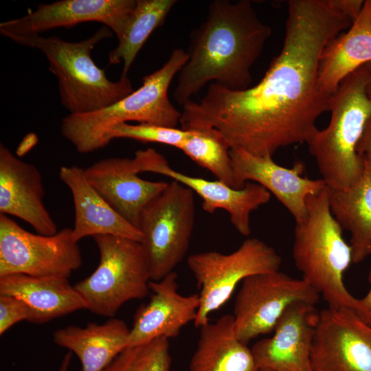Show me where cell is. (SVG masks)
<instances>
[{
    "mask_svg": "<svg viewBox=\"0 0 371 371\" xmlns=\"http://www.w3.org/2000/svg\"><path fill=\"white\" fill-rule=\"evenodd\" d=\"M287 4L282 50L260 82L241 91L211 83L199 102L183 105L181 128L216 129L230 148L260 157L312 140L319 131L317 120L330 111L332 97L318 85L322 52L352 22L332 0Z\"/></svg>",
    "mask_w": 371,
    "mask_h": 371,
    "instance_id": "6da1fadb",
    "label": "cell"
},
{
    "mask_svg": "<svg viewBox=\"0 0 371 371\" xmlns=\"http://www.w3.org/2000/svg\"><path fill=\"white\" fill-rule=\"evenodd\" d=\"M271 34L249 0L213 1L206 19L190 34L188 59L174 92L183 105L209 82L241 91L251 87V69Z\"/></svg>",
    "mask_w": 371,
    "mask_h": 371,
    "instance_id": "7a4b0ae2",
    "label": "cell"
},
{
    "mask_svg": "<svg viewBox=\"0 0 371 371\" xmlns=\"http://www.w3.org/2000/svg\"><path fill=\"white\" fill-rule=\"evenodd\" d=\"M188 59L187 52L175 49L168 60L155 71L145 76L137 90L103 109L82 114H69L62 120L61 133L82 154L105 147L108 136L116 126L136 121L176 128L179 112L168 98V89Z\"/></svg>",
    "mask_w": 371,
    "mask_h": 371,
    "instance_id": "3957f363",
    "label": "cell"
},
{
    "mask_svg": "<svg viewBox=\"0 0 371 371\" xmlns=\"http://www.w3.org/2000/svg\"><path fill=\"white\" fill-rule=\"evenodd\" d=\"M113 33L102 25L90 37L77 42L38 34L12 36L21 45L41 51L58 80L60 102L69 114H82L111 105L133 91L131 80H109L91 57L94 47Z\"/></svg>",
    "mask_w": 371,
    "mask_h": 371,
    "instance_id": "277c9868",
    "label": "cell"
},
{
    "mask_svg": "<svg viewBox=\"0 0 371 371\" xmlns=\"http://www.w3.org/2000/svg\"><path fill=\"white\" fill-rule=\"evenodd\" d=\"M370 86L366 65L347 76L332 94L329 124L308 144L329 188L346 190L362 175L364 166L357 146L371 117Z\"/></svg>",
    "mask_w": 371,
    "mask_h": 371,
    "instance_id": "5b68a950",
    "label": "cell"
},
{
    "mask_svg": "<svg viewBox=\"0 0 371 371\" xmlns=\"http://www.w3.org/2000/svg\"><path fill=\"white\" fill-rule=\"evenodd\" d=\"M305 219L295 223L293 257L302 278L328 306L355 310L357 299L346 288L343 274L352 262V249L333 216L328 188L306 199Z\"/></svg>",
    "mask_w": 371,
    "mask_h": 371,
    "instance_id": "8992f818",
    "label": "cell"
},
{
    "mask_svg": "<svg viewBox=\"0 0 371 371\" xmlns=\"http://www.w3.org/2000/svg\"><path fill=\"white\" fill-rule=\"evenodd\" d=\"M100 261L95 271L74 286L91 313L113 317L126 302L150 291V268L142 243L112 235L93 237Z\"/></svg>",
    "mask_w": 371,
    "mask_h": 371,
    "instance_id": "52a82bcc",
    "label": "cell"
},
{
    "mask_svg": "<svg viewBox=\"0 0 371 371\" xmlns=\"http://www.w3.org/2000/svg\"><path fill=\"white\" fill-rule=\"evenodd\" d=\"M195 216L193 191L172 180L144 207L138 229L151 280L174 271L188 251Z\"/></svg>",
    "mask_w": 371,
    "mask_h": 371,
    "instance_id": "ba28073f",
    "label": "cell"
},
{
    "mask_svg": "<svg viewBox=\"0 0 371 371\" xmlns=\"http://www.w3.org/2000/svg\"><path fill=\"white\" fill-rule=\"evenodd\" d=\"M187 262L200 289V304L194 324L201 328L209 322L211 313L226 303L240 282L253 275L279 271L282 258L265 242L249 238L230 254L214 251L194 254Z\"/></svg>",
    "mask_w": 371,
    "mask_h": 371,
    "instance_id": "9c48e42d",
    "label": "cell"
},
{
    "mask_svg": "<svg viewBox=\"0 0 371 371\" xmlns=\"http://www.w3.org/2000/svg\"><path fill=\"white\" fill-rule=\"evenodd\" d=\"M82 263L71 228L50 236L33 234L0 214V277L19 273L69 278Z\"/></svg>",
    "mask_w": 371,
    "mask_h": 371,
    "instance_id": "30bf717a",
    "label": "cell"
},
{
    "mask_svg": "<svg viewBox=\"0 0 371 371\" xmlns=\"http://www.w3.org/2000/svg\"><path fill=\"white\" fill-rule=\"evenodd\" d=\"M319 294L303 278H292L279 271L246 278L234 305V331L247 344L253 339L273 331L285 310L293 303L319 302Z\"/></svg>",
    "mask_w": 371,
    "mask_h": 371,
    "instance_id": "8fae6325",
    "label": "cell"
},
{
    "mask_svg": "<svg viewBox=\"0 0 371 371\" xmlns=\"http://www.w3.org/2000/svg\"><path fill=\"white\" fill-rule=\"evenodd\" d=\"M311 360L313 371H371V326L351 308L322 310Z\"/></svg>",
    "mask_w": 371,
    "mask_h": 371,
    "instance_id": "7c38bea8",
    "label": "cell"
},
{
    "mask_svg": "<svg viewBox=\"0 0 371 371\" xmlns=\"http://www.w3.org/2000/svg\"><path fill=\"white\" fill-rule=\"evenodd\" d=\"M133 158L140 172L164 175L196 192L202 199L205 212L213 214L218 209L225 210L229 214L232 224L243 236L251 233V212L267 203L271 198V193L257 183L248 181L243 188L236 190L218 180L210 181L179 172L153 148L137 150Z\"/></svg>",
    "mask_w": 371,
    "mask_h": 371,
    "instance_id": "4fadbf2b",
    "label": "cell"
},
{
    "mask_svg": "<svg viewBox=\"0 0 371 371\" xmlns=\"http://www.w3.org/2000/svg\"><path fill=\"white\" fill-rule=\"evenodd\" d=\"M136 2L137 0H60L41 3L36 10L29 12L23 17L1 23L0 32L9 38L94 21L109 27L119 40Z\"/></svg>",
    "mask_w": 371,
    "mask_h": 371,
    "instance_id": "5bb4252c",
    "label": "cell"
},
{
    "mask_svg": "<svg viewBox=\"0 0 371 371\" xmlns=\"http://www.w3.org/2000/svg\"><path fill=\"white\" fill-rule=\"evenodd\" d=\"M314 304L296 302L278 320L273 335L251 348L260 369L272 371H313L311 354L319 312Z\"/></svg>",
    "mask_w": 371,
    "mask_h": 371,
    "instance_id": "9a60e30c",
    "label": "cell"
},
{
    "mask_svg": "<svg viewBox=\"0 0 371 371\" xmlns=\"http://www.w3.org/2000/svg\"><path fill=\"white\" fill-rule=\"evenodd\" d=\"M229 155L238 189L248 181L265 187L288 210L295 223L306 217V199L326 188L321 179L302 177L304 166L295 162L292 168L277 164L272 157L254 156L244 150L232 148Z\"/></svg>",
    "mask_w": 371,
    "mask_h": 371,
    "instance_id": "2e32d148",
    "label": "cell"
},
{
    "mask_svg": "<svg viewBox=\"0 0 371 371\" xmlns=\"http://www.w3.org/2000/svg\"><path fill=\"white\" fill-rule=\"evenodd\" d=\"M45 190L38 169L16 157L0 144V214L19 218L37 234L50 236L58 231L44 205Z\"/></svg>",
    "mask_w": 371,
    "mask_h": 371,
    "instance_id": "e0dca14e",
    "label": "cell"
},
{
    "mask_svg": "<svg viewBox=\"0 0 371 371\" xmlns=\"http://www.w3.org/2000/svg\"><path fill=\"white\" fill-rule=\"evenodd\" d=\"M177 274L172 271L159 281L149 282V302L137 310L130 330L128 346L158 337H177L181 328L194 322L200 304L199 294L183 295L178 289Z\"/></svg>",
    "mask_w": 371,
    "mask_h": 371,
    "instance_id": "ac0fdd59",
    "label": "cell"
},
{
    "mask_svg": "<svg viewBox=\"0 0 371 371\" xmlns=\"http://www.w3.org/2000/svg\"><path fill=\"white\" fill-rule=\"evenodd\" d=\"M89 183L124 219L138 228L145 205L167 186V182L150 181L139 177L135 160L109 157L84 169Z\"/></svg>",
    "mask_w": 371,
    "mask_h": 371,
    "instance_id": "d6986e66",
    "label": "cell"
},
{
    "mask_svg": "<svg viewBox=\"0 0 371 371\" xmlns=\"http://www.w3.org/2000/svg\"><path fill=\"white\" fill-rule=\"evenodd\" d=\"M58 175L72 194L75 211L72 230L76 241L87 236L112 235L142 242L139 229L117 213L89 183L84 169L64 166Z\"/></svg>",
    "mask_w": 371,
    "mask_h": 371,
    "instance_id": "ffe728a7",
    "label": "cell"
},
{
    "mask_svg": "<svg viewBox=\"0 0 371 371\" xmlns=\"http://www.w3.org/2000/svg\"><path fill=\"white\" fill-rule=\"evenodd\" d=\"M0 295L22 300L31 310L30 322L36 324L87 308L83 297L66 278L5 276L0 277Z\"/></svg>",
    "mask_w": 371,
    "mask_h": 371,
    "instance_id": "44dd1931",
    "label": "cell"
},
{
    "mask_svg": "<svg viewBox=\"0 0 371 371\" xmlns=\"http://www.w3.org/2000/svg\"><path fill=\"white\" fill-rule=\"evenodd\" d=\"M371 63V0L348 31L333 38L322 52L318 67V85L332 95L341 82L359 68Z\"/></svg>",
    "mask_w": 371,
    "mask_h": 371,
    "instance_id": "7402d4cb",
    "label": "cell"
},
{
    "mask_svg": "<svg viewBox=\"0 0 371 371\" xmlns=\"http://www.w3.org/2000/svg\"><path fill=\"white\" fill-rule=\"evenodd\" d=\"M130 328L120 319L103 324L89 322L85 327L69 326L53 333L54 342L78 357L82 371H103L127 346Z\"/></svg>",
    "mask_w": 371,
    "mask_h": 371,
    "instance_id": "603a6c76",
    "label": "cell"
},
{
    "mask_svg": "<svg viewBox=\"0 0 371 371\" xmlns=\"http://www.w3.org/2000/svg\"><path fill=\"white\" fill-rule=\"evenodd\" d=\"M200 328L189 371H259L251 350L236 337L232 315Z\"/></svg>",
    "mask_w": 371,
    "mask_h": 371,
    "instance_id": "cb8c5ba5",
    "label": "cell"
},
{
    "mask_svg": "<svg viewBox=\"0 0 371 371\" xmlns=\"http://www.w3.org/2000/svg\"><path fill=\"white\" fill-rule=\"evenodd\" d=\"M363 166L360 179L350 188L327 186L331 212L342 229L350 234L349 245L356 264L371 255V169Z\"/></svg>",
    "mask_w": 371,
    "mask_h": 371,
    "instance_id": "d4e9b609",
    "label": "cell"
},
{
    "mask_svg": "<svg viewBox=\"0 0 371 371\" xmlns=\"http://www.w3.org/2000/svg\"><path fill=\"white\" fill-rule=\"evenodd\" d=\"M176 0H137L117 47L109 54L111 65L122 63V76L127 74L143 45L157 27L162 26Z\"/></svg>",
    "mask_w": 371,
    "mask_h": 371,
    "instance_id": "484cf974",
    "label": "cell"
},
{
    "mask_svg": "<svg viewBox=\"0 0 371 371\" xmlns=\"http://www.w3.org/2000/svg\"><path fill=\"white\" fill-rule=\"evenodd\" d=\"M190 131V135L179 149L210 170L217 180L239 190L229 155L230 147L221 134L214 128Z\"/></svg>",
    "mask_w": 371,
    "mask_h": 371,
    "instance_id": "4316f807",
    "label": "cell"
},
{
    "mask_svg": "<svg viewBox=\"0 0 371 371\" xmlns=\"http://www.w3.org/2000/svg\"><path fill=\"white\" fill-rule=\"evenodd\" d=\"M169 339L161 337L124 349L103 371H170Z\"/></svg>",
    "mask_w": 371,
    "mask_h": 371,
    "instance_id": "83f0119b",
    "label": "cell"
},
{
    "mask_svg": "<svg viewBox=\"0 0 371 371\" xmlns=\"http://www.w3.org/2000/svg\"><path fill=\"white\" fill-rule=\"evenodd\" d=\"M190 131L177 128L161 126L148 124H120L109 133L111 142L116 138H128L144 142L164 144L179 149L188 138Z\"/></svg>",
    "mask_w": 371,
    "mask_h": 371,
    "instance_id": "f1b7e54d",
    "label": "cell"
},
{
    "mask_svg": "<svg viewBox=\"0 0 371 371\" xmlns=\"http://www.w3.org/2000/svg\"><path fill=\"white\" fill-rule=\"evenodd\" d=\"M29 306L21 299L10 295H0V335H3L19 322H30Z\"/></svg>",
    "mask_w": 371,
    "mask_h": 371,
    "instance_id": "f546056e",
    "label": "cell"
},
{
    "mask_svg": "<svg viewBox=\"0 0 371 371\" xmlns=\"http://www.w3.org/2000/svg\"><path fill=\"white\" fill-rule=\"evenodd\" d=\"M357 153L363 163L371 169V117L358 142Z\"/></svg>",
    "mask_w": 371,
    "mask_h": 371,
    "instance_id": "4dcf8cb0",
    "label": "cell"
},
{
    "mask_svg": "<svg viewBox=\"0 0 371 371\" xmlns=\"http://www.w3.org/2000/svg\"><path fill=\"white\" fill-rule=\"evenodd\" d=\"M334 5L352 23L359 15L365 1L362 0H332Z\"/></svg>",
    "mask_w": 371,
    "mask_h": 371,
    "instance_id": "1f68e13d",
    "label": "cell"
},
{
    "mask_svg": "<svg viewBox=\"0 0 371 371\" xmlns=\"http://www.w3.org/2000/svg\"><path fill=\"white\" fill-rule=\"evenodd\" d=\"M368 280L371 284V266L368 271ZM354 311L364 322L371 326V286L369 291L363 297L357 299Z\"/></svg>",
    "mask_w": 371,
    "mask_h": 371,
    "instance_id": "d6a6232c",
    "label": "cell"
},
{
    "mask_svg": "<svg viewBox=\"0 0 371 371\" xmlns=\"http://www.w3.org/2000/svg\"><path fill=\"white\" fill-rule=\"evenodd\" d=\"M71 359V352L69 351L64 357L58 371H67Z\"/></svg>",
    "mask_w": 371,
    "mask_h": 371,
    "instance_id": "836d02e7",
    "label": "cell"
},
{
    "mask_svg": "<svg viewBox=\"0 0 371 371\" xmlns=\"http://www.w3.org/2000/svg\"><path fill=\"white\" fill-rule=\"evenodd\" d=\"M367 66V67L368 68V69L370 70V71L371 72V63H368L366 65Z\"/></svg>",
    "mask_w": 371,
    "mask_h": 371,
    "instance_id": "e575fe53",
    "label": "cell"
},
{
    "mask_svg": "<svg viewBox=\"0 0 371 371\" xmlns=\"http://www.w3.org/2000/svg\"><path fill=\"white\" fill-rule=\"evenodd\" d=\"M259 371H272L268 369H260Z\"/></svg>",
    "mask_w": 371,
    "mask_h": 371,
    "instance_id": "d590c367",
    "label": "cell"
},
{
    "mask_svg": "<svg viewBox=\"0 0 371 371\" xmlns=\"http://www.w3.org/2000/svg\"><path fill=\"white\" fill-rule=\"evenodd\" d=\"M370 91H371V86H370Z\"/></svg>",
    "mask_w": 371,
    "mask_h": 371,
    "instance_id": "8d00e7d4",
    "label": "cell"
}]
</instances>
